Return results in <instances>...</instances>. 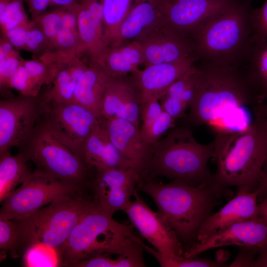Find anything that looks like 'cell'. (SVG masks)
I'll list each match as a JSON object with an SVG mask.
<instances>
[{"mask_svg":"<svg viewBox=\"0 0 267 267\" xmlns=\"http://www.w3.org/2000/svg\"><path fill=\"white\" fill-rule=\"evenodd\" d=\"M197 67L190 122L207 126L215 136L247 129L262 103L246 69L207 62Z\"/></svg>","mask_w":267,"mask_h":267,"instance_id":"cell-1","label":"cell"},{"mask_svg":"<svg viewBox=\"0 0 267 267\" xmlns=\"http://www.w3.org/2000/svg\"><path fill=\"white\" fill-rule=\"evenodd\" d=\"M212 183L222 190L256 191L267 157V122L258 108L245 130L215 136Z\"/></svg>","mask_w":267,"mask_h":267,"instance_id":"cell-2","label":"cell"},{"mask_svg":"<svg viewBox=\"0 0 267 267\" xmlns=\"http://www.w3.org/2000/svg\"><path fill=\"white\" fill-rule=\"evenodd\" d=\"M113 216L93 201L57 252L59 266L74 267L99 255L143 256L145 245L134 226Z\"/></svg>","mask_w":267,"mask_h":267,"instance_id":"cell-3","label":"cell"},{"mask_svg":"<svg viewBox=\"0 0 267 267\" xmlns=\"http://www.w3.org/2000/svg\"><path fill=\"white\" fill-rule=\"evenodd\" d=\"M253 11L235 0L209 19L191 37L195 57L221 65L247 63L257 39Z\"/></svg>","mask_w":267,"mask_h":267,"instance_id":"cell-4","label":"cell"},{"mask_svg":"<svg viewBox=\"0 0 267 267\" xmlns=\"http://www.w3.org/2000/svg\"><path fill=\"white\" fill-rule=\"evenodd\" d=\"M140 190L154 201L158 212L180 241L196 237L200 226L217 205V197L222 191L212 181L194 186L178 179L164 183L153 179H144Z\"/></svg>","mask_w":267,"mask_h":267,"instance_id":"cell-5","label":"cell"},{"mask_svg":"<svg viewBox=\"0 0 267 267\" xmlns=\"http://www.w3.org/2000/svg\"><path fill=\"white\" fill-rule=\"evenodd\" d=\"M152 145L151 156L143 179L161 176L182 180L194 186L211 181L208 167L214 152L213 142H198L187 127L172 128Z\"/></svg>","mask_w":267,"mask_h":267,"instance_id":"cell-6","label":"cell"},{"mask_svg":"<svg viewBox=\"0 0 267 267\" xmlns=\"http://www.w3.org/2000/svg\"><path fill=\"white\" fill-rule=\"evenodd\" d=\"M92 201L90 193L80 192L61 197L27 217L14 220L17 235V258L38 244L52 248L57 253Z\"/></svg>","mask_w":267,"mask_h":267,"instance_id":"cell-7","label":"cell"},{"mask_svg":"<svg viewBox=\"0 0 267 267\" xmlns=\"http://www.w3.org/2000/svg\"><path fill=\"white\" fill-rule=\"evenodd\" d=\"M29 161L53 177L80 190L89 189L87 165L38 123L32 135L20 149Z\"/></svg>","mask_w":267,"mask_h":267,"instance_id":"cell-8","label":"cell"},{"mask_svg":"<svg viewBox=\"0 0 267 267\" xmlns=\"http://www.w3.org/2000/svg\"><path fill=\"white\" fill-rule=\"evenodd\" d=\"M41 103L42 124L52 136L68 147L84 162V145L89 135L100 123L101 119L75 101L69 103L50 101Z\"/></svg>","mask_w":267,"mask_h":267,"instance_id":"cell-9","label":"cell"},{"mask_svg":"<svg viewBox=\"0 0 267 267\" xmlns=\"http://www.w3.org/2000/svg\"><path fill=\"white\" fill-rule=\"evenodd\" d=\"M80 190L36 168L2 203L0 219L16 220Z\"/></svg>","mask_w":267,"mask_h":267,"instance_id":"cell-10","label":"cell"},{"mask_svg":"<svg viewBox=\"0 0 267 267\" xmlns=\"http://www.w3.org/2000/svg\"><path fill=\"white\" fill-rule=\"evenodd\" d=\"M134 198L124 212L134 227L154 247L145 245V250L160 264L184 258L180 241L166 221L152 211L137 192Z\"/></svg>","mask_w":267,"mask_h":267,"instance_id":"cell-11","label":"cell"},{"mask_svg":"<svg viewBox=\"0 0 267 267\" xmlns=\"http://www.w3.org/2000/svg\"><path fill=\"white\" fill-rule=\"evenodd\" d=\"M42 115L40 98L19 94L0 100V155L21 148L32 135Z\"/></svg>","mask_w":267,"mask_h":267,"instance_id":"cell-12","label":"cell"},{"mask_svg":"<svg viewBox=\"0 0 267 267\" xmlns=\"http://www.w3.org/2000/svg\"><path fill=\"white\" fill-rule=\"evenodd\" d=\"M89 193L93 201L112 215L127 208L140 190L143 177L134 168H96Z\"/></svg>","mask_w":267,"mask_h":267,"instance_id":"cell-13","label":"cell"},{"mask_svg":"<svg viewBox=\"0 0 267 267\" xmlns=\"http://www.w3.org/2000/svg\"><path fill=\"white\" fill-rule=\"evenodd\" d=\"M235 0H158L163 26L191 39L209 19Z\"/></svg>","mask_w":267,"mask_h":267,"instance_id":"cell-14","label":"cell"},{"mask_svg":"<svg viewBox=\"0 0 267 267\" xmlns=\"http://www.w3.org/2000/svg\"><path fill=\"white\" fill-rule=\"evenodd\" d=\"M235 245L259 253L267 246V220L260 216L234 222L197 242L184 253L186 258L196 257L216 248Z\"/></svg>","mask_w":267,"mask_h":267,"instance_id":"cell-15","label":"cell"},{"mask_svg":"<svg viewBox=\"0 0 267 267\" xmlns=\"http://www.w3.org/2000/svg\"><path fill=\"white\" fill-rule=\"evenodd\" d=\"M195 59L192 56L174 62L150 65L132 74L142 106L152 98L160 101L174 82L195 67Z\"/></svg>","mask_w":267,"mask_h":267,"instance_id":"cell-16","label":"cell"},{"mask_svg":"<svg viewBox=\"0 0 267 267\" xmlns=\"http://www.w3.org/2000/svg\"><path fill=\"white\" fill-rule=\"evenodd\" d=\"M101 122L115 147L144 178L151 156L152 145L145 141L140 128L117 117L101 119Z\"/></svg>","mask_w":267,"mask_h":267,"instance_id":"cell-17","label":"cell"},{"mask_svg":"<svg viewBox=\"0 0 267 267\" xmlns=\"http://www.w3.org/2000/svg\"><path fill=\"white\" fill-rule=\"evenodd\" d=\"M139 42L143 49L145 66L195 57L190 38L164 26Z\"/></svg>","mask_w":267,"mask_h":267,"instance_id":"cell-18","label":"cell"},{"mask_svg":"<svg viewBox=\"0 0 267 267\" xmlns=\"http://www.w3.org/2000/svg\"><path fill=\"white\" fill-rule=\"evenodd\" d=\"M257 191H237L236 195L220 210L211 214L200 226L197 242L237 222L259 216Z\"/></svg>","mask_w":267,"mask_h":267,"instance_id":"cell-19","label":"cell"},{"mask_svg":"<svg viewBox=\"0 0 267 267\" xmlns=\"http://www.w3.org/2000/svg\"><path fill=\"white\" fill-rule=\"evenodd\" d=\"M80 54L89 56L90 64H96L106 47L104 41L103 0H82L78 12Z\"/></svg>","mask_w":267,"mask_h":267,"instance_id":"cell-20","label":"cell"},{"mask_svg":"<svg viewBox=\"0 0 267 267\" xmlns=\"http://www.w3.org/2000/svg\"><path fill=\"white\" fill-rule=\"evenodd\" d=\"M162 26L157 0L141 1L134 5L122 22L115 46L133 41L141 42Z\"/></svg>","mask_w":267,"mask_h":267,"instance_id":"cell-21","label":"cell"},{"mask_svg":"<svg viewBox=\"0 0 267 267\" xmlns=\"http://www.w3.org/2000/svg\"><path fill=\"white\" fill-rule=\"evenodd\" d=\"M83 159L89 168L136 169L115 147L101 121L85 142Z\"/></svg>","mask_w":267,"mask_h":267,"instance_id":"cell-22","label":"cell"},{"mask_svg":"<svg viewBox=\"0 0 267 267\" xmlns=\"http://www.w3.org/2000/svg\"><path fill=\"white\" fill-rule=\"evenodd\" d=\"M110 77L98 65L89 64L77 82L74 101L100 118L102 100Z\"/></svg>","mask_w":267,"mask_h":267,"instance_id":"cell-23","label":"cell"},{"mask_svg":"<svg viewBox=\"0 0 267 267\" xmlns=\"http://www.w3.org/2000/svg\"><path fill=\"white\" fill-rule=\"evenodd\" d=\"M24 155L19 152L12 155L10 151L0 155V202L2 203L31 175Z\"/></svg>","mask_w":267,"mask_h":267,"instance_id":"cell-24","label":"cell"},{"mask_svg":"<svg viewBox=\"0 0 267 267\" xmlns=\"http://www.w3.org/2000/svg\"><path fill=\"white\" fill-rule=\"evenodd\" d=\"M96 64L112 77L134 74L139 70L137 56L127 44L106 47Z\"/></svg>","mask_w":267,"mask_h":267,"instance_id":"cell-25","label":"cell"},{"mask_svg":"<svg viewBox=\"0 0 267 267\" xmlns=\"http://www.w3.org/2000/svg\"><path fill=\"white\" fill-rule=\"evenodd\" d=\"M140 0H103L104 41L106 47L117 45L120 26Z\"/></svg>","mask_w":267,"mask_h":267,"instance_id":"cell-26","label":"cell"},{"mask_svg":"<svg viewBox=\"0 0 267 267\" xmlns=\"http://www.w3.org/2000/svg\"><path fill=\"white\" fill-rule=\"evenodd\" d=\"M246 69L262 104L267 99V40L257 38Z\"/></svg>","mask_w":267,"mask_h":267,"instance_id":"cell-27","label":"cell"},{"mask_svg":"<svg viewBox=\"0 0 267 267\" xmlns=\"http://www.w3.org/2000/svg\"><path fill=\"white\" fill-rule=\"evenodd\" d=\"M134 84L132 75L110 77L101 105V119L116 117Z\"/></svg>","mask_w":267,"mask_h":267,"instance_id":"cell-28","label":"cell"},{"mask_svg":"<svg viewBox=\"0 0 267 267\" xmlns=\"http://www.w3.org/2000/svg\"><path fill=\"white\" fill-rule=\"evenodd\" d=\"M52 86L40 98L42 103L50 101L69 103L74 101L77 82L72 80L66 67L57 72Z\"/></svg>","mask_w":267,"mask_h":267,"instance_id":"cell-29","label":"cell"},{"mask_svg":"<svg viewBox=\"0 0 267 267\" xmlns=\"http://www.w3.org/2000/svg\"><path fill=\"white\" fill-rule=\"evenodd\" d=\"M23 0H0V25L2 36L7 31L29 23Z\"/></svg>","mask_w":267,"mask_h":267,"instance_id":"cell-30","label":"cell"},{"mask_svg":"<svg viewBox=\"0 0 267 267\" xmlns=\"http://www.w3.org/2000/svg\"><path fill=\"white\" fill-rule=\"evenodd\" d=\"M99 255L82 261L75 267H146L143 256L120 255L113 259Z\"/></svg>","mask_w":267,"mask_h":267,"instance_id":"cell-31","label":"cell"},{"mask_svg":"<svg viewBox=\"0 0 267 267\" xmlns=\"http://www.w3.org/2000/svg\"><path fill=\"white\" fill-rule=\"evenodd\" d=\"M25 267H58L59 259L55 250L43 244H38L29 247L23 254Z\"/></svg>","mask_w":267,"mask_h":267,"instance_id":"cell-32","label":"cell"},{"mask_svg":"<svg viewBox=\"0 0 267 267\" xmlns=\"http://www.w3.org/2000/svg\"><path fill=\"white\" fill-rule=\"evenodd\" d=\"M23 65L35 81L42 87L52 84L58 71L61 68L54 63H46L40 60H25Z\"/></svg>","mask_w":267,"mask_h":267,"instance_id":"cell-33","label":"cell"},{"mask_svg":"<svg viewBox=\"0 0 267 267\" xmlns=\"http://www.w3.org/2000/svg\"><path fill=\"white\" fill-rule=\"evenodd\" d=\"M176 121L168 113L163 111L161 114L148 126L140 128L145 141L152 145L161 139L167 132L174 127Z\"/></svg>","mask_w":267,"mask_h":267,"instance_id":"cell-34","label":"cell"},{"mask_svg":"<svg viewBox=\"0 0 267 267\" xmlns=\"http://www.w3.org/2000/svg\"><path fill=\"white\" fill-rule=\"evenodd\" d=\"M10 88L17 90L22 95L36 97L41 87L30 75L22 62L10 80Z\"/></svg>","mask_w":267,"mask_h":267,"instance_id":"cell-35","label":"cell"},{"mask_svg":"<svg viewBox=\"0 0 267 267\" xmlns=\"http://www.w3.org/2000/svg\"><path fill=\"white\" fill-rule=\"evenodd\" d=\"M31 21L43 31L50 46L62 29L61 11L59 7L50 12L44 13Z\"/></svg>","mask_w":267,"mask_h":267,"instance_id":"cell-36","label":"cell"},{"mask_svg":"<svg viewBox=\"0 0 267 267\" xmlns=\"http://www.w3.org/2000/svg\"><path fill=\"white\" fill-rule=\"evenodd\" d=\"M23 58L18 50L15 49L10 55L0 58V89L1 93L10 89V82L19 67L22 64Z\"/></svg>","mask_w":267,"mask_h":267,"instance_id":"cell-37","label":"cell"},{"mask_svg":"<svg viewBox=\"0 0 267 267\" xmlns=\"http://www.w3.org/2000/svg\"><path fill=\"white\" fill-rule=\"evenodd\" d=\"M50 46V43L43 31L31 20L28 24L24 50L40 56L47 52Z\"/></svg>","mask_w":267,"mask_h":267,"instance_id":"cell-38","label":"cell"},{"mask_svg":"<svg viewBox=\"0 0 267 267\" xmlns=\"http://www.w3.org/2000/svg\"><path fill=\"white\" fill-rule=\"evenodd\" d=\"M14 220L0 219V249L9 251L12 258H16L17 235Z\"/></svg>","mask_w":267,"mask_h":267,"instance_id":"cell-39","label":"cell"},{"mask_svg":"<svg viewBox=\"0 0 267 267\" xmlns=\"http://www.w3.org/2000/svg\"><path fill=\"white\" fill-rule=\"evenodd\" d=\"M161 266L163 267H220L226 266L222 262L207 258L184 257L178 261L165 262Z\"/></svg>","mask_w":267,"mask_h":267,"instance_id":"cell-40","label":"cell"},{"mask_svg":"<svg viewBox=\"0 0 267 267\" xmlns=\"http://www.w3.org/2000/svg\"><path fill=\"white\" fill-rule=\"evenodd\" d=\"M160 101L163 111L176 120L181 117L187 108L181 100L177 97L165 95Z\"/></svg>","mask_w":267,"mask_h":267,"instance_id":"cell-41","label":"cell"},{"mask_svg":"<svg viewBox=\"0 0 267 267\" xmlns=\"http://www.w3.org/2000/svg\"><path fill=\"white\" fill-rule=\"evenodd\" d=\"M253 19L257 38L267 40V0L261 7L253 10Z\"/></svg>","mask_w":267,"mask_h":267,"instance_id":"cell-42","label":"cell"},{"mask_svg":"<svg viewBox=\"0 0 267 267\" xmlns=\"http://www.w3.org/2000/svg\"><path fill=\"white\" fill-rule=\"evenodd\" d=\"M159 101L157 98H152L143 105L141 115L142 124L140 128L148 126L162 112V107Z\"/></svg>","mask_w":267,"mask_h":267,"instance_id":"cell-43","label":"cell"},{"mask_svg":"<svg viewBox=\"0 0 267 267\" xmlns=\"http://www.w3.org/2000/svg\"><path fill=\"white\" fill-rule=\"evenodd\" d=\"M79 4L73 6L59 7L61 11L62 29L78 33V12Z\"/></svg>","mask_w":267,"mask_h":267,"instance_id":"cell-44","label":"cell"},{"mask_svg":"<svg viewBox=\"0 0 267 267\" xmlns=\"http://www.w3.org/2000/svg\"><path fill=\"white\" fill-rule=\"evenodd\" d=\"M28 24L14 28L7 31L2 36L6 38L16 49L24 50Z\"/></svg>","mask_w":267,"mask_h":267,"instance_id":"cell-45","label":"cell"},{"mask_svg":"<svg viewBox=\"0 0 267 267\" xmlns=\"http://www.w3.org/2000/svg\"><path fill=\"white\" fill-rule=\"evenodd\" d=\"M240 248L241 249L238 256L229 267H251L255 259L254 256L258 252L251 248L245 247Z\"/></svg>","mask_w":267,"mask_h":267,"instance_id":"cell-46","label":"cell"},{"mask_svg":"<svg viewBox=\"0 0 267 267\" xmlns=\"http://www.w3.org/2000/svg\"><path fill=\"white\" fill-rule=\"evenodd\" d=\"M65 67L69 72L71 79L77 82L88 69L89 66L81 60L80 57H76L71 60Z\"/></svg>","mask_w":267,"mask_h":267,"instance_id":"cell-47","label":"cell"},{"mask_svg":"<svg viewBox=\"0 0 267 267\" xmlns=\"http://www.w3.org/2000/svg\"><path fill=\"white\" fill-rule=\"evenodd\" d=\"M50 2L51 0H27L31 20L44 14L47 6L50 5Z\"/></svg>","mask_w":267,"mask_h":267,"instance_id":"cell-48","label":"cell"},{"mask_svg":"<svg viewBox=\"0 0 267 267\" xmlns=\"http://www.w3.org/2000/svg\"><path fill=\"white\" fill-rule=\"evenodd\" d=\"M256 191L258 195V201H260L267 195V157L262 169Z\"/></svg>","mask_w":267,"mask_h":267,"instance_id":"cell-49","label":"cell"},{"mask_svg":"<svg viewBox=\"0 0 267 267\" xmlns=\"http://www.w3.org/2000/svg\"><path fill=\"white\" fill-rule=\"evenodd\" d=\"M15 49L6 38L3 36L0 38V58H3L10 55Z\"/></svg>","mask_w":267,"mask_h":267,"instance_id":"cell-50","label":"cell"},{"mask_svg":"<svg viewBox=\"0 0 267 267\" xmlns=\"http://www.w3.org/2000/svg\"><path fill=\"white\" fill-rule=\"evenodd\" d=\"M251 267H267V246L259 254L255 259Z\"/></svg>","mask_w":267,"mask_h":267,"instance_id":"cell-51","label":"cell"},{"mask_svg":"<svg viewBox=\"0 0 267 267\" xmlns=\"http://www.w3.org/2000/svg\"><path fill=\"white\" fill-rule=\"evenodd\" d=\"M82 0H51L50 5H57L59 7L69 6L79 4Z\"/></svg>","mask_w":267,"mask_h":267,"instance_id":"cell-52","label":"cell"},{"mask_svg":"<svg viewBox=\"0 0 267 267\" xmlns=\"http://www.w3.org/2000/svg\"><path fill=\"white\" fill-rule=\"evenodd\" d=\"M258 215L267 220V195H266L258 203Z\"/></svg>","mask_w":267,"mask_h":267,"instance_id":"cell-53","label":"cell"},{"mask_svg":"<svg viewBox=\"0 0 267 267\" xmlns=\"http://www.w3.org/2000/svg\"><path fill=\"white\" fill-rule=\"evenodd\" d=\"M258 109L267 122V99L259 106Z\"/></svg>","mask_w":267,"mask_h":267,"instance_id":"cell-54","label":"cell"},{"mask_svg":"<svg viewBox=\"0 0 267 267\" xmlns=\"http://www.w3.org/2000/svg\"><path fill=\"white\" fill-rule=\"evenodd\" d=\"M141 1H156L158 0H140Z\"/></svg>","mask_w":267,"mask_h":267,"instance_id":"cell-55","label":"cell"}]
</instances>
